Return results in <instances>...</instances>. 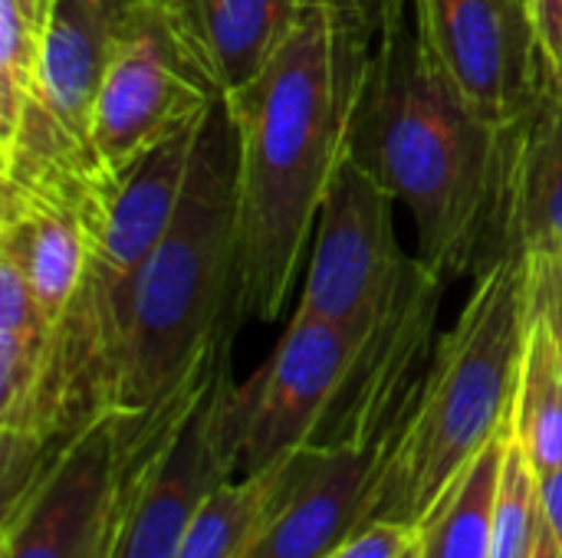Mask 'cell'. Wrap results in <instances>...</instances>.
I'll use <instances>...</instances> for the list:
<instances>
[{"label":"cell","instance_id":"cell-1","mask_svg":"<svg viewBox=\"0 0 562 558\" xmlns=\"http://www.w3.org/2000/svg\"><path fill=\"white\" fill-rule=\"evenodd\" d=\"M369 56V0H306L270 62L224 92L237 128V319L283 312L329 178L352 151Z\"/></svg>","mask_w":562,"mask_h":558},{"label":"cell","instance_id":"cell-5","mask_svg":"<svg viewBox=\"0 0 562 558\" xmlns=\"http://www.w3.org/2000/svg\"><path fill=\"white\" fill-rule=\"evenodd\" d=\"M231 335L194 382L151 414H122L125 464L102 558H178L184 533L231 467L221 444V395L231 382Z\"/></svg>","mask_w":562,"mask_h":558},{"label":"cell","instance_id":"cell-7","mask_svg":"<svg viewBox=\"0 0 562 558\" xmlns=\"http://www.w3.org/2000/svg\"><path fill=\"white\" fill-rule=\"evenodd\" d=\"M375 312L356 322L293 316L270 358L244 385L227 382L221 395V444L231 480L257 477L316 444Z\"/></svg>","mask_w":562,"mask_h":558},{"label":"cell","instance_id":"cell-27","mask_svg":"<svg viewBox=\"0 0 562 558\" xmlns=\"http://www.w3.org/2000/svg\"><path fill=\"white\" fill-rule=\"evenodd\" d=\"M543 516V513H540ZM533 558H562L560 543H557V536H553V529L547 526V520H540V539H537V553Z\"/></svg>","mask_w":562,"mask_h":558},{"label":"cell","instance_id":"cell-10","mask_svg":"<svg viewBox=\"0 0 562 558\" xmlns=\"http://www.w3.org/2000/svg\"><path fill=\"white\" fill-rule=\"evenodd\" d=\"M415 13L428 46L487 125H517L553 86L530 0H415Z\"/></svg>","mask_w":562,"mask_h":558},{"label":"cell","instance_id":"cell-8","mask_svg":"<svg viewBox=\"0 0 562 558\" xmlns=\"http://www.w3.org/2000/svg\"><path fill=\"white\" fill-rule=\"evenodd\" d=\"M217 95L221 89L191 53L165 0H128L92 118L105 171H125L151 145L201 118Z\"/></svg>","mask_w":562,"mask_h":558},{"label":"cell","instance_id":"cell-11","mask_svg":"<svg viewBox=\"0 0 562 558\" xmlns=\"http://www.w3.org/2000/svg\"><path fill=\"white\" fill-rule=\"evenodd\" d=\"M122 464V414L105 411L76 431L3 506L0 558H102Z\"/></svg>","mask_w":562,"mask_h":558},{"label":"cell","instance_id":"cell-20","mask_svg":"<svg viewBox=\"0 0 562 558\" xmlns=\"http://www.w3.org/2000/svg\"><path fill=\"white\" fill-rule=\"evenodd\" d=\"M540 520L543 516H540L537 470L530 467L524 447L510 434L501 493H497V510H494L491 558H533L537 539H540Z\"/></svg>","mask_w":562,"mask_h":558},{"label":"cell","instance_id":"cell-3","mask_svg":"<svg viewBox=\"0 0 562 558\" xmlns=\"http://www.w3.org/2000/svg\"><path fill=\"white\" fill-rule=\"evenodd\" d=\"M237 128L221 92L201 125L175 220L122 280L86 276L109 368V408L151 414L204 368L237 309Z\"/></svg>","mask_w":562,"mask_h":558},{"label":"cell","instance_id":"cell-13","mask_svg":"<svg viewBox=\"0 0 562 558\" xmlns=\"http://www.w3.org/2000/svg\"><path fill=\"white\" fill-rule=\"evenodd\" d=\"M105 181L3 194L0 201V257L16 263L49 326L69 316L86 286L95 247V207Z\"/></svg>","mask_w":562,"mask_h":558},{"label":"cell","instance_id":"cell-21","mask_svg":"<svg viewBox=\"0 0 562 558\" xmlns=\"http://www.w3.org/2000/svg\"><path fill=\"white\" fill-rule=\"evenodd\" d=\"M40 43L36 30L13 0H0V138H7L40 82Z\"/></svg>","mask_w":562,"mask_h":558},{"label":"cell","instance_id":"cell-14","mask_svg":"<svg viewBox=\"0 0 562 558\" xmlns=\"http://www.w3.org/2000/svg\"><path fill=\"white\" fill-rule=\"evenodd\" d=\"M204 115L151 145L125 171L109 174L95 207L92 280L122 283L165 237L188 184Z\"/></svg>","mask_w":562,"mask_h":558},{"label":"cell","instance_id":"cell-19","mask_svg":"<svg viewBox=\"0 0 562 558\" xmlns=\"http://www.w3.org/2000/svg\"><path fill=\"white\" fill-rule=\"evenodd\" d=\"M286 460L257 477L224 480L211 490L184 533L178 558H244L273 510Z\"/></svg>","mask_w":562,"mask_h":558},{"label":"cell","instance_id":"cell-18","mask_svg":"<svg viewBox=\"0 0 562 558\" xmlns=\"http://www.w3.org/2000/svg\"><path fill=\"white\" fill-rule=\"evenodd\" d=\"M510 428H514V441L524 447L537 477L562 467L560 358H557L550 326L533 306L527 316V339H524Z\"/></svg>","mask_w":562,"mask_h":558},{"label":"cell","instance_id":"cell-9","mask_svg":"<svg viewBox=\"0 0 562 558\" xmlns=\"http://www.w3.org/2000/svg\"><path fill=\"white\" fill-rule=\"evenodd\" d=\"M392 207L395 197L349 151L323 194L316 247L293 316L356 322L385 303L412 263L398 243Z\"/></svg>","mask_w":562,"mask_h":558},{"label":"cell","instance_id":"cell-26","mask_svg":"<svg viewBox=\"0 0 562 558\" xmlns=\"http://www.w3.org/2000/svg\"><path fill=\"white\" fill-rule=\"evenodd\" d=\"M13 3L20 7V13H23L36 30H43V26L49 23L53 7H56V0H13Z\"/></svg>","mask_w":562,"mask_h":558},{"label":"cell","instance_id":"cell-25","mask_svg":"<svg viewBox=\"0 0 562 558\" xmlns=\"http://www.w3.org/2000/svg\"><path fill=\"white\" fill-rule=\"evenodd\" d=\"M537 490H540V513H543L547 526L553 529V536H557L562 549V467L540 474Z\"/></svg>","mask_w":562,"mask_h":558},{"label":"cell","instance_id":"cell-24","mask_svg":"<svg viewBox=\"0 0 562 558\" xmlns=\"http://www.w3.org/2000/svg\"><path fill=\"white\" fill-rule=\"evenodd\" d=\"M530 7H533L537 33H540L543 53L550 59V72H553V59H557L562 36V0H530Z\"/></svg>","mask_w":562,"mask_h":558},{"label":"cell","instance_id":"cell-17","mask_svg":"<svg viewBox=\"0 0 562 558\" xmlns=\"http://www.w3.org/2000/svg\"><path fill=\"white\" fill-rule=\"evenodd\" d=\"M510 434V428L501 431L422 520L418 558H491L494 510Z\"/></svg>","mask_w":562,"mask_h":558},{"label":"cell","instance_id":"cell-6","mask_svg":"<svg viewBox=\"0 0 562 558\" xmlns=\"http://www.w3.org/2000/svg\"><path fill=\"white\" fill-rule=\"evenodd\" d=\"M128 0H56L40 43L36 95L0 138V191L30 194L109 178L92 118Z\"/></svg>","mask_w":562,"mask_h":558},{"label":"cell","instance_id":"cell-23","mask_svg":"<svg viewBox=\"0 0 562 558\" xmlns=\"http://www.w3.org/2000/svg\"><path fill=\"white\" fill-rule=\"evenodd\" d=\"M418 539V529L392 520H375L349 536V543L333 558H402Z\"/></svg>","mask_w":562,"mask_h":558},{"label":"cell","instance_id":"cell-16","mask_svg":"<svg viewBox=\"0 0 562 558\" xmlns=\"http://www.w3.org/2000/svg\"><path fill=\"white\" fill-rule=\"evenodd\" d=\"M306 0H165L221 92L247 86L286 39Z\"/></svg>","mask_w":562,"mask_h":558},{"label":"cell","instance_id":"cell-22","mask_svg":"<svg viewBox=\"0 0 562 558\" xmlns=\"http://www.w3.org/2000/svg\"><path fill=\"white\" fill-rule=\"evenodd\" d=\"M527 299L547 319L562 378V253H537L527 257Z\"/></svg>","mask_w":562,"mask_h":558},{"label":"cell","instance_id":"cell-2","mask_svg":"<svg viewBox=\"0 0 562 558\" xmlns=\"http://www.w3.org/2000/svg\"><path fill=\"white\" fill-rule=\"evenodd\" d=\"M372 3L352 151L412 214L418 260L445 283L497 260L507 128L487 125L428 46L415 0Z\"/></svg>","mask_w":562,"mask_h":558},{"label":"cell","instance_id":"cell-12","mask_svg":"<svg viewBox=\"0 0 562 558\" xmlns=\"http://www.w3.org/2000/svg\"><path fill=\"white\" fill-rule=\"evenodd\" d=\"M385 447L310 444L286 460L273 510L244 558H333L366 526Z\"/></svg>","mask_w":562,"mask_h":558},{"label":"cell","instance_id":"cell-28","mask_svg":"<svg viewBox=\"0 0 562 558\" xmlns=\"http://www.w3.org/2000/svg\"><path fill=\"white\" fill-rule=\"evenodd\" d=\"M553 89L562 95V36H560V49H557V59H553Z\"/></svg>","mask_w":562,"mask_h":558},{"label":"cell","instance_id":"cell-29","mask_svg":"<svg viewBox=\"0 0 562 558\" xmlns=\"http://www.w3.org/2000/svg\"><path fill=\"white\" fill-rule=\"evenodd\" d=\"M402 558H418V539H415V546H412V549H408Z\"/></svg>","mask_w":562,"mask_h":558},{"label":"cell","instance_id":"cell-4","mask_svg":"<svg viewBox=\"0 0 562 558\" xmlns=\"http://www.w3.org/2000/svg\"><path fill=\"white\" fill-rule=\"evenodd\" d=\"M527 270V257L501 253L477 273L474 293L392 431L366 526L392 520L418 529L461 470L510 428L530 316Z\"/></svg>","mask_w":562,"mask_h":558},{"label":"cell","instance_id":"cell-15","mask_svg":"<svg viewBox=\"0 0 562 558\" xmlns=\"http://www.w3.org/2000/svg\"><path fill=\"white\" fill-rule=\"evenodd\" d=\"M562 253V95L543 99L507 128L497 257Z\"/></svg>","mask_w":562,"mask_h":558}]
</instances>
